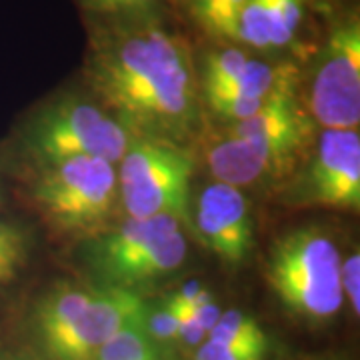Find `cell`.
<instances>
[{
  "label": "cell",
  "mask_w": 360,
  "mask_h": 360,
  "mask_svg": "<svg viewBox=\"0 0 360 360\" xmlns=\"http://www.w3.org/2000/svg\"><path fill=\"white\" fill-rule=\"evenodd\" d=\"M266 283L283 309L298 321H330L345 302L338 246L319 229L286 232L270 248Z\"/></svg>",
  "instance_id": "4"
},
{
  "label": "cell",
  "mask_w": 360,
  "mask_h": 360,
  "mask_svg": "<svg viewBox=\"0 0 360 360\" xmlns=\"http://www.w3.org/2000/svg\"><path fill=\"white\" fill-rule=\"evenodd\" d=\"M194 310V316H196V321L202 324V328H205L206 333H210L212 328H214V324L219 322L220 314H222V310L220 307L214 302V296L210 290H202L200 296L196 298V302L193 304Z\"/></svg>",
  "instance_id": "22"
},
{
  "label": "cell",
  "mask_w": 360,
  "mask_h": 360,
  "mask_svg": "<svg viewBox=\"0 0 360 360\" xmlns=\"http://www.w3.org/2000/svg\"><path fill=\"white\" fill-rule=\"evenodd\" d=\"M144 316L122 326L112 338H108L96 350L92 360H148L160 350H168L156 345L144 328Z\"/></svg>",
  "instance_id": "15"
},
{
  "label": "cell",
  "mask_w": 360,
  "mask_h": 360,
  "mask_svg": "<svg viewBox=\"0 0 360 360\" xmlns=\"http://www.w3.org/2000/svg\"><path fill=\"white\" fill-rule=\"evenodd\" d=\"M148 360H176V356H174V350H160L158 354Z\"/></svg>",
  "instance_id": "25"
},
{
  "label": "cell",
  "mask_w": 360,
  "mask_h": 360,
  "mask_svg": "<svg viewBox=\"0 0 360 360\" xmlns=\"http://www.w3.org/2000/svg\"><path fill=\"white\" fill-rule=\"evenodd\" d=\"M0 360H49L39 348L20 345H0Z\"/></svg>",
  "instance_id": "24"
},
{
  "label": "cell",
  "mask_w": 360,
  "mask_h": 360,
  "mask_svg": "<svg viewBox=\"0 0 360 360\" xmlns=\"http://www.w3.org/2000/svg\"><path fill=\"white\" fill-rule=\"evenodd\" d=\"M146 304L141 292L98 286L89 307L60 335L37 348L49 360H92L96 350L122 326L144 316Z\"/></svg>",
  "instance_id": "9"
},
{
  "label": "cell",
  "mask_w": 360,
  "mask_h": 360,
  "mask_svg": "<svg viewBox=\"0 0 360 360\" xmlns=\"http://www.w3.org/2000/svg\"><path fill=\"white\" fill-rule=\"evenodd\" d=\"M90 84L104 106L136 134L182 144L198 122L188 49L158 26H134L103 39L90 56Z\"/></svg>",
  "instance_id": "1"
},
{
  "label": "cell",
  "mask_w": 360,
  "mask_h": 360,
  "mask_svg": "<svg viewBox=\"0 0 360 360\" xmlns=\"http://www.w3.org/2000/svg\"><path fill=\"white\" fill-rule=\"evenodd\" d=\"M229 132L257 142L292 167L310 139V120L296 94H292L274 101L246 120L232 122Z\"/></svg>",
  "instance_id": "11"
},
{
  "label": "cell",
  "mask_w": 360,
  "mask_h": 360,
  "mask_svg": "<svg viewBox=\"0 0 360 360\" xmlns=\"http://www.w3.org/2000/svg\"><path fill=\"white\" fill-rule=\"evenodd\" d=\"M248 60L250 56L240 49H222L208 54L202 70V90L217 89L220 84L229 82L245 68Z\"/></svg>",
  "instance_id": "18"
},
{
  "label": "cell",
  "mask_w": 360,
  "mask_h": 360,
  "mask_svg": "<svg viewBox=\"0 0 360 360\" xmlns=\"http://www.w3.org/2000/svg\"><path fill=\"white\" fill-rule=\"evenodd\" d=\"M208 340L245 347H269V338L257 319L240 309L222 312L214 328L208 333Z\"/></svg>",
  "instance_id": "16"
},
{
  "label": "cell",
  "mask_w": 360,
  "mask_h": 360,
  "mask_svg": "<svg viewBox=\"0 0 360 360\" xmlns=\"http://www.w3.org/2000/svg\"><path fill=\"white\" fill-rule=\"evenodd\" d=\"M342 286L345 296L352 302V309L360 316V248L342 260Z\"/></svg>",
  "instance_id": "21"
},
{
  "label": "cell",
  "mask_w": 360,
  "mask_h": 360,
  "mask_svg": "<svg viewBox=\"0 0 360 360\" xmlns=\"http://www.w3.org/2000/svg\"><path fill=\"white\" fill-rule=\"evenodd\" d=\"M32 168L28 198L44 224L80 240L106 231L120 205L118 165L72 156Z\"/></svg>",
  "instance_id": "3"
},
{
  "label": "cell",
  "mask_w": 360,
  "mask_h": 360,
  "mask_svg": "<svg viewBox=\"0 0 360 360\" xmlns=\"http://www.w3.org/2000/svg\"><path fill=\"white\" fill-rule=\"evenodd\" d=\"M309 110L324 129L360 127V20L335 28L310 78Z\"/></svg>",
  "instance_id": "7"
},
{
  "label": "cell",
  "mask_w": 360,
  "mask_h": 360,
  "mask_svg": "<svg viewBox=\"0 0 360 360\" xmlns=\"http://www.w3.org/2000/svg\"><path fill=\"white\" fill-rule=\"evenodd\" d=\"M184 222L174 214L127 217L80 243L78 260L98 286L141 292L165 281L186 260Z\"/></svg>",
  "instance_id": "2"
},
{
  "label": "cell",
  "mask_w": 360,
  "mask_h": 360,
  "mask_svg": "<svg viewBox=\"0 0 360 360\" xmlns=\"http://www.w3.org/2000/svg\"><path fill=\"white\" fill-rule=\"evenodd\" d=\"M298 78L292 65H272L250 58L245 68L229 82L205 90L206 98L236 96V98H272L281 94H296Z\"/></svg>",
  "instance_id": "13"
},
{
  "label": "cell",
  "mask_w": 360,
  "mask_h": 360,
  "mask_svg": "<svg viewBox=\"0 0 360 360\" xmlns=\"http://www.w3.org/2000/svg\"><path fill=\"white\" fill-rule=\"evenodd\" d=\"M193 174L194 158L182 144L134 134L118 162L120 206L134 219L174 214L193 231Z\"/></svg>",
  "instance_id": "6"
},
{
  "label": "cell",
  "mask_w": 360,
  "mask_h": 360,
  "mask_svg": "<svg viewBox=\"0 0 360 360\" xmlns=\"http://www.w3.org/2000/svg\"><path fill=\"white\" fill-rule=\"evenodd\" d=\"M269 347H245L208 340L194 352V360H264Z\"/></svg>",
  "instance_id": "20"
},
{
  "label": "cell",
  "mask_w": 360,
  "mask_h": 360,
  "mask_svg": "<svg viewBox=\"0 0 360 360\" xmlns=\"http://www.w3.org/2000/svg\"><path fill=\"white\" fill-rule=\"evenodd\" d=\"M248 0H193L198 22L219 39L236 40L238 18Z\"/></svg>",
  "instance_id": "17"
},
{
  "label": "cell",
  "mask_w": 360,
  "mask_h": 360,
  "mask_svg": "<svg viewBox=\"0 0 360 360\" xmlns=\"http://www.w3.org/2000/svg\"><path fill=\"white\" fill-rule=\"evenodd\" d=\"M158 0H104L103 11L110 13H148L153 11Z\"/></svg>",
  "instance_id": "23"
},
{
  "label": "cell",
  "mask_w": 360,
  "mask_h": 360,
  "mask_svg": "<svg viewBox=\"0 0 360 360\" xmlns=\"http://www.w3.org/2000/svg\"><path fill=\"white\" fill-rule=\"evenodd\" d=\"M319 360H345V359H340V356H324V359H319Z\"/></svg>",
  "instance_id": "26"
},
{
  "label": "cell",
  "mask_w": 360,
  "mask_h": 360,
  "mask_svg": "<svg viewBox=\"0 0 360 360\" xmlns=\"http://www.w3.org/2000/svg\"><path fill=\"white\" fill-rule=\"evenodd\" d=\"M193 232L224 264L240 266L255 245V226L243 188L219 180L202 186L193 208Z\"/></svg>",
  "instance_id": "10"
},
{
  "label": "cell",
  "mask_w": 360,
  "mask_h": 360,
  "mask_svg": "<svg viewBox=\"0 0 360 360\" xmlns=\"http://www.w3.org/2000/svg\"><path fill=\"white\" fill-rule=\"evenodd\" d=\"M144 328L150 335L158 347L172 348L179 345V330H180V319L179 314L172 310L167 300L160 304H146V312H144Z\"/></svg>",
  "instance_id": "19"
},
{
  "label": "cell",
  "mask_w": 360,
  "mask_h": 360,
  "mask_svg": "<svg viewBox=\"0 0 360 360\" xmlns=\"http://www.w3.org/2000/svg\"><path fill=\"white\" fill-rule=\"evenodd\" d=\"M130 132L115 115L78 96H58L39 106L18 130V153L32 167L72 156H98L118 165Z\"/></svg>",
  "instance_id": "5"
},
{
  "label": "cell",
  "mask_w": 360,
  "mask_h": 360,
  "mask_svg": "<svg viewBox=\"0 0 360 360\" xmlns=\"http://www.w3.org/2000/svg\"><path fill=\"white\" fill-rule=\"evenodd\" d=\"M34 252V234L22 220L0 208V288L14 284L28 269Z\"/></svg>",
  "instance_id": "14"
},
{
  "label": "cell",
  "mask_w": 360,
  "mask_h": 360,
  "mask_svg": "<svg viewBox=\"0 0 360 360\" xmlns=\"http://www.w3.org/2000/svg\"><path fill=\"white\" fill-rule=\"evenodd\" d=\"M286 196L296 205L360 214V130L324 129L302 174Z\"/></svg>",
  "instance_id": "8"
},
{
  "label": "cell",
  "mask_w": 360,
  "mask_h": 360,
  "mask_svg": "<svg viewBox=\"0 0 360 360\" xmlns=\"http://www.w3.org/2000/svg\"><path fill=\"white\" fill-rule=\"evenodd\" d=\"M206 162L214 180L238 188L276 179L290 168L264 146L231 132L208 146Z\"/></svg>",
  "instance_id": "12"
}]
</instances>
